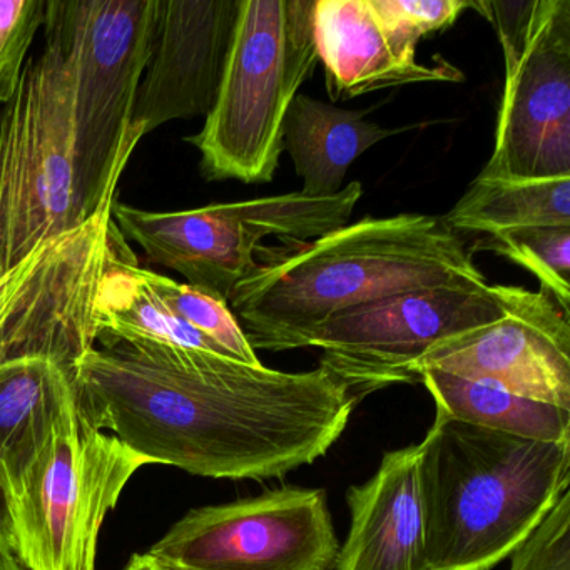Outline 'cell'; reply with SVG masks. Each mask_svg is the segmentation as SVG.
Segmentation results:
<instances>
[{"instance_id":"6da1fadb","label":"cell","mask_w":570,"mask_h":570,"mask_svg":"<svg viewBox=\"0 0 570 570\" xmlns=\"http://www.w3.org/2000/svg\"><path fill=\"white\" fill-rule=\"evenodd\" d=\"M82 416L148 463L272 480L322 459L356 402L323 368L288 373L218 353L92 346L75 362Z\"/></svg>"},{"instance_id":"7a4b0ae2","label":"cell","mask_w":570,"mask_h":570,"mask_svg":"<svg viewBox=\"0 0 570 570\" xmlns=\"http://www.w3.org/2000/svg\"><path fill=\"white\" fill-rule=\"evenodd\" d=\"M228 305L253 350L306 348L336 313L376 299L485 279L443 218H363L312 242L262 248Z\"/></svg>"},{"instance_id":"3957f363","label":"cell","mask_w":570,"mask_h":570,"mask_svg":"<svg viewBox=\"0 0 570 570\" xmlns=\"http://www.w3.org/2000/svg\"><path fill=\"white\" fill-rule=\"evenodd\" d=\"M430 570H492L570 489V442H540L436 412L416 445Z\"/></svg>"},{"instance_id":"277c9868","label":"cell","mask_w":570,"mask_h":570,"mask_svg":"<svg viewBox=\"0 0 570 570\" xmlns=\"http://www.w3.org/2000/svg\"><path fill=\"white\" fill-rule=\"evenodd\" d=\"M316 0H242L225 75L191 142L209 181L269 183L293 99L318 65Z\"/></svg>"},{"instance_id":"5b68a950","label":"cell","mask_w":570,"mask_h":570,"mask_svg":"<svg viewBox=\"0 0 570 570\" xmlns=\"http://www.w3.org/2000/svg\"><path fill=\"white\" fill-rule=\"evenodd\" d=\"M158 0H46L45 38L71 62L75 168L86 219L111 208L136 149V95L148 65Z\"/></svg>"},{"instance_id":"8992f818","label":"cell","mask_w":570,"mask_h":570,"mask_svg":"<svg viewBox=\"0 0 570 570\" xmlns=\"http://www.w3.org/2000/svg\"><path fill=\"white\" fill-rule=\"evenodd\" d=\"M145 465L82 416L75 390L36 459L4 485L19 562L26 570H98L106 517Z\"/></svg>"},{"instance_id":"52a82bcc","label":"cell","mask_w":570,"mask_h":570,"mask_svg":"<svg viewBox=\"0 0 570 570\" xmlns=\"http://www.w3.org/2000/svg\"><path fill=\"white\" fill-rule=\"evenodd\" d=\"M75 163L71 62L46 41L0 109V278L39 246L89 222Z\"/></svg>"},{"instance_id":"ba28073f","label":"cell","mask_w":570,"mask_h":570,"mask_svg":"<svg viewBox=\"0 0 570 570\" xmlns=\"http://www.w3.org/2000/svg\"><path fill=\"white\" fill-rule=\"evenodd\" d=\"M362 196V183L353 181L330 198H306L298 191L186 212H148L115 202L111 215L149 262L228 303L256 268L263 239L312 242L328 235L348 225Z\"/></svg>"},{"instance_id":"9c48e42d","label":"cell","mask_w":570,"mask_h":570,"mask_svg":"<svg viewBox=\"0 0 570 570\" xmlns=\"http://www.w3.org/2000/svg\"><path fill=\"white\" fill-rule=\"evenodd\" d=\"M505 61L495 145L479 176L570 178V0H476Z\"/></svg>"},{"instance_id":"30bf717a","label":"cell","mask_w":570,"mask_h":570,"mask_svg":"<svg viewBox=\"0 0 570 570\" xmlns=\"http://www.w3.org/2000/svg\"><path fill=\"white\" fill-rule=\"evenodd\" d=\"M509 286L487 279L416 289L345 309L326 320L309 346L320 368L345 385L356 403L399 383H415L413 365L450 336L503 315Z\"/></svg>"},{"instance_id":"8fae6325","label":"cell","mask_w":570,"mask_h":570,"mask_svg":"<svg viewBox=\"0 0 570 570\" xmlns=\"http://www.w3.org/2000/svg\"><path fill=\"white\" fill-rule=\"evenodd\" d=\"M338 550L325 490L283 487L189 510L148 553L163 570H335Z\"/></svg>"},{"instance_id":"7c38bea8","label":"cell","mask_w":570,"mask_h":570,"mask_svg":"<svg viewBox=\"0 0 570 570\" xmlns=\"http://www.w3.org/2000/svg\"><path fill=\"white\" fill-rule=\"evenodd\" d=\"M570 410V315L549 293L509 286L495 322L442 340L413 365Z\"/></svg>"},{"instance_id":"4fadbf2b","label":"cell","mask_w":570,"mask_h":570,"mask_svg":"<svg viewBox=\"0 0 570 570\" xmlns=\"http://www.w3.org/2000/svg\"><path fill=\"white\" fill-rule=\"evenodd\" d=\"M242 0H158L151 51L136 95L131 139L208 116L218 96Z\"/></svg>"},{"instance_id":"5bb4252c","label":"cell","mask_w":570,"mask_h":570,"mask_svg":"<svg viewBox=\"0 0 570 570\" xmlns=\"http://www.w3.org/2000/svg\"><path fill=\"white\" fill-rule=\"evenodd\" d=\"M316 49L325 69L330 101L420 82H462L463 75L439 59L416 61V45L386 24L370 0H316Z\"/></svg>"},{"instance_id":"9a60e30c","label":"cell","mask_w":570,"mask_h":570,"mask_svg":"<svg viewBox=\"0 0 570 570\" xmlns=\"http://www.w3.org/2000/svg\"><path fill=\"white\" fill-rule=\"evenodd\" d=\"M350 530L335 570H430L416 445L385 453L368 482L346 492Z\"/></svg>"},{"instance_id":"2e32d148","label":"cell","mask_w":570,"mask_h":570,"mask_svg":"<svg viewBox=\"0 0 570 570\" xmlns=\"http://www.w3.org/2000/svg\"><path fill=\"white\" fill-rule=\"evenodd\" d=\"M368 111H350L298 95L283 128V151L288 153L306 198H330L343 189L350 166L399 129L366 121Z\"/></svg>"},{"instance_id":"e0dca14e","label":"cell","mask_w":570,"mask_h":570,"mask_svg":"<svg viewBox=\"0 0 570 570\" xmlns=\"http://www.w3.org/2000/svg\"><path fill=\"white\" fill-rule=\"evenodd\" d=\"M75 365L56 356H26L0 365V475L16 479L51 435L75 392Z\"/></svg>"},{"instance_id":"ac0fdd59","label":"cell","mask_w":570,"mask_h":570,"mask_svg":"<svg viewBox=\"0 0 570 570\" xmlns=\"http://www.w3.org/2000/svg\"><path fill=\"white\" fill-rule=\"evenodd\" d=\"M138 266L125 239L116 248L96 292V343L106 350L118 345L161 346L228 356L212 340L176 318L141 282Z\"/></svg>"},{"instance_id":"d6986e66","label":"cell","mask_w":570,"mask_h":570,"mask_svg":"<svg viewBox=\"0 0 570 570\" xmlns=\"http://www.w3.org/2000/svg\"><path fill=\"white\" fill-rule=\"evenodd\" d=\"M420 383L432 395L436 412L460 422L540 442H570V410L440 370H423Z\"/></svg>"},{"instance_id":"ffe728a7","label":"cell","mask_w":570,"mask_h":570,"mask_svg":"<svg viewBox=\"0 0 570 570\" xmlns=\"http://www.w3.org/2000/svg\"><path fill=\"white\" fill-rule=\"evenodd\" d=\"M443 222L455 233L487 236L535 226H570V178L476 176Z\"/></svg>"},{"instance_id":"44dd1931","label":"cell","mask_w":570,"mask_h":570,"mask_svg":"<svg viewBox=\"0 0 570 570\" xmlns=\"http://www.w3.org/2000/svg\"><path fill=\"white\" fill-rule=\"evenodd\" d=\"M141 282L149 292L186 325L212 340L226 355L238 362L259 365L255 350L249 345L238 320L229 305L188 283H179L168 276L138 266Z\"/></svg>"},{"instance_id":"7402d4cb","label":"cell","mask_w":570,"mask_h":570,"mask_svg":"<svg viewBox=\"0 0 570 570\" xmlns=\"http://www.w3.org/2000/svg\"><path fill=\"white\" fill-rule=\"evenodd\" d=\"M493 252L539 278L557 305L570 315V226H535L485 236L470 252Z\"/></svg>"},{"instance_id":"603a6c76","label":"cell","mask_w":570,"mask_h":570,"mask_svg":"<svg viewBox=\"0 0 570 570\" xmlns=\"http://www.w3.org/2000/svg\"><path fill=\"white\" fill-rule=\"evenodd\" d=\"M45 19L46 0H0V105L14 96Z\"/></svg>"},{"instance_id":"cb8c5ba5","label":"cell","mask_w":570,"mask_h":570,"mask_svg":"<svg viewBox=\"0 0 570 570\" xmlns=\"http://www.w3.org/2000/svg\"><path fill=\"white\" fill-rule=\"evenodd\" d=\"M510 559L509 570H570V489Z\"/></svg>"},{"instance_id":"d4e9b609","label":"cell","mask_w":570,"mask_h":570,"mask_svg":"<svg viewBox=\"0 0 570 570\" xmlns=\"http://www.w3.org/2000/svg\"><path fill=\"white\" fill-rule=\"evenodd\" d=\"M382 21L419 45L420 39L456 21L472 0H370Z\"/></svg>"},{"instance_id":"484cf974","label":"cell","mask_w":570,"mask_h":570,"mask_svg":"<svg viewBox=\"0 0 570 570\" xmlns=\"http://www.w3.org/2000/svg\"><path fill=\"white\" fill-rule=\"evenodd\" d=\"M0 547L16 556L14 532H12L11 513H9L8 495H6L2 475H0Z\"/></svg>"},{"instance_id":"4316f807","label":"cell","mask_w":570,"mask_h":570,"mask_svg":"<svg viewBox=\"0 0 570 570\" xmlns=\"http://www.w3.org/2000/svg\"><path fill=\"white\" fill-rule=\"evenodd\" d=\"M125 570H163L161 567L156 563V560L146 553H135L129 560L128 566Z\"/></svg>"},{"instance_id":"83f0119b","label":"cell","mask_w":570,"mask_h":570,"mask_svg":"<svg viewBox=\"0 0 570 570\" xmlns=\"http://www.w3.org/2000/svg\"><path fill=\"white\" fill-rule=\"evenodd\" d=\"M0 570H26L18 557L0 547Z\"/></svg>"}]
</instances>
